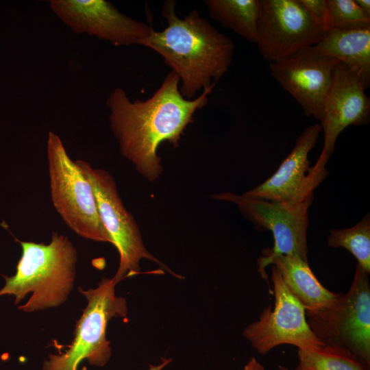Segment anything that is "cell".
Returning a JSON list of instances; mask_svg holds the SVG:
<instances>
[{
  "mask_svg": "<svg viewBox=\"0 0 370 370\" xmlns=\"http://www.w3.org/2000/svg\"><path fill=\"white\" fill-rule=\"evenodd\" d=\"M326 3L328 32L370 26V16L358 7L355 0H326Z\"/></svg>",
  "mask_w": 370,
  "mask_h": 370,
  "instance_id": "ffe728a7",
  "label": "cell"
},
{
  "mask_svg": "<svg viewBox=\"0 0 370 370\" xmlns=\"http://www.w3.org/2000/svg\"><path fill=\"white\" fill-rule=\"evenodd\" d=\"M320 124L306 127L277 171L258 186L246 191L247 196L275 202L301 201L312 196L328 175L326 169L310 167L308 155L321 132Z\"/></svg>",
  "mask_w": 370,
  "mask_h": 370,
  "instance_id": "4fadbf2b",
  "label": "cell"
},
{
  "mask_svg": "<svg viewBox=\"0 0 370 370\" xmlns=\"http://www.w3.org/2000/svg\"><path fill=\"white\" fill-rule=\"evenodd\" d=\"M209 16L249 42L258 40L260 0H205Z\"/></svg>",
  "mask_w": 370,
  "mask_h": 370,
  "instance_id": "e0dca14e",
  "label": "cell"
},
{
  "mask_svg": "<svg viewBox=\"0 0 370 370\" xmlns=\"http://www.w3.org/2000/svg\"><path fill=\"white\" fill-rule=\"evenodd\" d=\"M116 284L112 278H104L97 288H79L88 304L77 322L73 340L64 352L50 354L42 370H77L84 359L96 367L108 362L112 349L106 338L108 323L113 317H126L128 311L125 299L116 295Z\"/></svg>",
  "mask_w": 370,
  "mask_h": 370,
  "instance_id": "5b68a950",
  "label": "cell"
},
{
  "mask_svg": "<svg viewBox=\"0 0 370 370\" xmlns=\"http://www.w3.org/2000/svg\"><path fill=\"white\" fill-rule=\"evenodd\" d=\"M337 60L310 47L269 63L272 77L298 102L306 116L317 117Z\"/></svg>",
  "mask_w": 370,
  "mask_h": 370,
  "instance_id": "5bb4252c",
  "label": "cell"
},
{
  "mask_svg": "<svg viewBox=\"0 0 370 370\" xmlns=\"http://www.w3.org/2000/svg\"><path fill=\"white\" fill-rule=\"evenodd\" d=\"M171 359H162V362L158 365H149L148 370H162L171 362Z\"/></svg>",
  "mask_w": 370,
  "mask_h": 370,
  "instance_id": "cb8c5ba5",
  "label": "cell"
},
{
  "mask_svg": "<svg viewBox=\"0 0 370 370\" xmlns=\"http://www.w3.org/2000/svg\"><path fill=\"white\" fill-rule=\"evenodd\" d=\"M355 2L364 12L370 16L369 0H355Z\"/></svg>",
  "mask_w": 370,
  "mask_h": 370,
  "instance_id": "603a6c76",
  "label": "cell"
},
{
  "mask_svg": "<svg viewBox=\"0 0 370 370\" xmlns=\"http://www.w3.org/2000/svg\"><path fill=\"white\" fill-rule=\"evenodd\" d=\"M314 20L328 32V7L326 0H299Z\"/></svg>",
  "mask_w": 370,
  "mask_h": 370,
  "instance_id": "44dd1931",
  "label": "cell"
},
{
  "mask_svg": "<svg viewBox=\"0 0 370 370\" xmlns=\"http://www.w3.org/2000/svg\"><path fill=\"white\" fill-rule=\"evenodd\" d=\"M75 163L92 188L101 220L119 254V265L112 279L117 284L138 273L142 259L152 260L180 278L145 247L138 227L124 206L112 176L103 169L92 167L86 161L77 160Z\"/></svg>",
  "mask_w": 370,
  "mask_h": 370,
  "instance_id": "ba28073f",
  "label": "cell"
},
{
  "mask_svg": "<svg viewBox=\"0 0 370 370\" xmlns=\"http://www.w3.org/2000/svg\"><path fill=\"white\" fill-rule=\"evenodd\" d=\"M271 271L274 308L266 307L259 319L244 329V336L260 354L284 344L298 349L324 345L310 328L304 306L287 288L278 269L273 266Z\"/></svg>",
  "mask_w": 370,
  "mask_h": 370,
  "instance_id": "30bf717a",
  "label": "cell"
},
{
  "mask_svg": "<svg viewBox=\"0 0 370 370\" xmlns=\"http://www.w3.org/2000/svg\"><path fill=\"white\" fill-rule=\"evenodd\" d=\"M313 47L333 58L353 72L366 89L370 85V26L331 30Z\"/></svg>",
  "mask_w": 370,
  "mask_h": 370,
  "instance_id": "2e32d148",
  "label": "cell"
},
{
  "mask_svg": "<svg viewBox=\"0 0 370 370\" xmlns=\"http://www.w3.org/2000/svg\"><path fill=\"white\" fill-rule=\"evenodd\" d=\"M162 16L167 26L153 29L139 45L156 51L180 79V91L190 99L199 91L214 87L227 71L234 55L232 39L200 16L197 10L177 16L176 3L165 1Z\"/></svg>",
  "mask_w": 370,
  "mask_h": 370,
  "instance_id": "7a4b0ae2",
  "label": "cell"
},
{
  "mask_svg": "<svg viewBox=\"0 0 370 370\" xmlns=\"http://www.w3.org/2000/svg\"><path fill=\"white\" fill-rule=\"evenodd\" d=\"M53 13L75 34H86L116 47L139 45L153 31L105 0H51Z\"/></svg>",
  "mask_w": 370,
  "mask_h": 370,
  "instance_id": "8fae6325",
  "label": "cell"
},
{
  "mask_svg": "<svg viewBox=\"0 0 370 370\" xmlns=\"http://www.w3.org/2000/svg\"><path fill=\"white\" fill-rule=\"evenodd\" d=\"M325 34L299 0H260L256 44L269 63L315 45Z\"/></svg>",
  "mask_w": 370,
  "mask_h": 370,
  "instance_id": "9c48e42d",
  "label": "cell"
},
{
  "mask_svg": "<svg viewBox=\"0 0 370 370\" xmlns=\"http://www.w3.org/2000/svg\"><path fill=\"white\" fill-rule=\"evenodd\" d=\"M299 365L294 370H369V367L345 348L322 345L298 349ZM280 370H291L279 366Z\"/></svg>",
  "mask_w": 370,
  "mask_h": 370,
  "instance_id": "ac0fdd59",
  "label": "cell"
},
{
  "mask_svg": "<svg viewBox=\"0 0 370 370\" xmlns=\"http://www.w3.org/2000/svg\"><path fill=\"white\" fill-rule=\"evenodd\" d=\"M362 81L338 62L333 71L329 89L315 118L324 133L323 146L315 164L325 167L334 152L340 134L349 125L368 124L370 99Z\"/></svg>",
  "mask_w": 370,
  "mask_h": 370,
  "instance_id": "7c38bea8",
  "label": "cell"
},
{
  "mask_svg": "<svg viewBox=\"0 0 370 370\" xmlns=\"http://www.w3.org/2000/svg\"><path fill=\"white\" fill-rule=\"evenodd\" d=\"M212 89L203 90L196 99H186L180 93V79L173 71L145 101H132L123 88L114 89L106 105L110 127L121 154L146 179H158L162 171L157 154L159 145L164 141L178 145L195 112L206 106Z\"/></svg>",
  "mask_w": 370,
  "mask_h": 370,
  "instance_id": "6da1fadb",
  "label": "cell"
},
{
  "mask_svg": "<svg viewBox=\"0 0 370 370\" xmlns=\"http://www.w3.org/2000/svg\"><path fill=\"white\" fill-rule=\"evenodd\" d=\"M328 245L342 247L349 251L357 264L370 273V217L368 212L358 223L345 229L330 230Z\"/></svg>",
  "mask_w": 370,
  "mask_h": 370,
  "instance_id": "d6986e66",
  "label": "cell"
},
{
  "mask_svg": "<svg viewBox=\"0 0 370 370\" xmlns=\"http://www.w3.org/2000/svg\"><path fill=\"white\" fill-rule=\"evenodd\" d=\"M47 156L51 201L64 222L84 238L112 244L90 183L53 132L48 134Z\"/></svg>",
  "mask_w": 370,
  "mask_h": 370,
  "instance_id": "277c9868",
  "label": "cell"
},
{
  "mask_svg": "<svg viewBox=\"0 0 370 370\" xmlns=\"http://www.w3.org/2000/svg\"><path fill=\"white\" fill-rule=\"evenodd\" d=\"M356 263L352 285L331 306L307 314V322L324 345L347 349L370 367V282Z\"/></svg>",
  "mask_w": 370,
  "mask_h": 370,
  "instance_id": "52a82bcc",
  "label": "cell"
},
{
  "mask_svg": "<svg viewBox=\"0 0 370 370\" xmlns=\"http://www.w3.org/2000/svg\"><path fill=\"white\" fill-rule=\"evenodd\" d=\"M22 255L16 273L5 278L0 296L14 295L15 304L31 293L18 310L32 312L64 303L73 287L77 251L63 234L53 233L49 244L19 241Z\"/></svg>",
  "mask_w": 370,
  "mask_h": 370,
  "instance_id": "3957f363",
  "label": "cell"
},
{
  "mask_svg": "<svg viewBox=\"0 0 370 370\" xmlns=\"http://www.w3.org/2000/svg\"><path fill=\"white\" fill-rule=\"evenodd\" d=\"M293 295L306 309V314L315 313L333 305L341 295L325 288L315 277L308 261L297 256H278L270 259Z\"/></svg>",
  "mask_w": 370,
  "mask_h": 370,
  "instance_id": "9a60e30c",
  "label": "cell"
},
{
  "mask_svg": "<svg viewBox=\"0 0 370 370\" xmlns=\"http://www.w3.org/2000/svg\"><path fill=\"white\" fill-rule=\"evenodd\" d=\"M213 199L234 204L242 214L260 228L271 232L274 245L257 261L261 277L267 280L265 264L278 256H297L308 261V209L314 196L301 201L275 202L232 192L212 195Z\"/></svg>",
  "mask_w": 370,
  "mask_h": 370,
  "instance_id": "8992f818",
  "label": "cell"
},
{
  "mask_svg": "<svg viewBox=\"0 0 370 370\" xmlns=\"http://www.w3.org/2000/svg\"><path fill=\"white\" fill-rule=\"evenodd\" d=\"M243 370H265V369L256 358L251 357Z\"/></svg>",
  "mask_w": 370,
  "mask_h": 370,
  "instance_id": "7402d4cb",
  "label": "cell"
}]
</instances>
